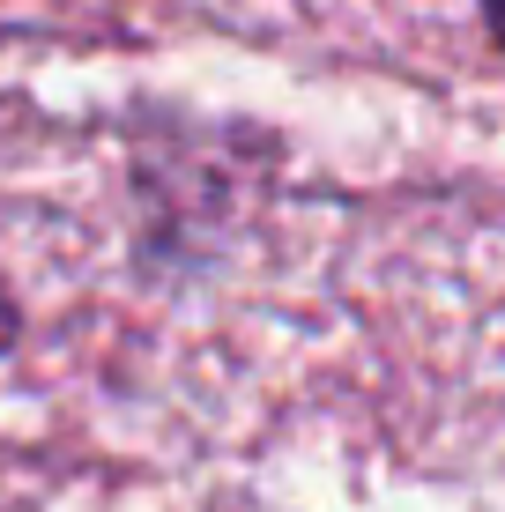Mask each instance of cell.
<instances>
[{"label": "cell", "instance_id": "cell-1", "mask_svg": "<svg viewBox=\"0 0 505 512\" xmlns=\"http://www.w3.org/2000/svg\"><path fill=\"white\" fill-rule=\"evenodd\" d=\"M476 15H483V38L505 52V0H476Z\"/></svg>", "mask_w": 505, "mask_h": 512}, {"label": "cell", "instance_id": "cell-2", "mask_svg": "<svg viewBox=\"0 0 505 512\" xmlns=\"http://www.w3.org/2000/svg\"><path fill=\"white\" fill-rule=\"evenodd\" d=\"M15 334H23V312H15V297L0 290V357H8V349H15Z\"/></svg>", "mask_w": 505, "mask_h": 512}]
</instances>
